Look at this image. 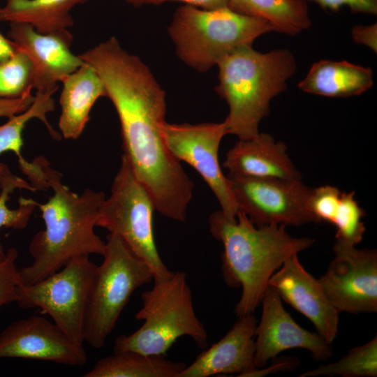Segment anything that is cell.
I'll return each mask as SVG.
<instances>
[{
	"mask_svg": "<svg viewBox=\"0 0 377 377\" xmlns=\"http://www.w3.org/2000/svg\"><path fill=\"white\" fill-rule=\"evenodd\" d=\"M119 117L123 156L151 196L156 211L184 222L194 184L168 149L163 133L165 91L155 79H124L110 90Z\"/></svg>",
	"mask_w": 377,
	"mask_h": 377,
	"instance_id": "6da1fadb",
	"label": "cell"
},
{
	"mask_svg": "<svg viewBox=\"0 0 377 377\" xmlns=\"http://www.w3.org/2000/svg\"><path fill=\"white\" fill-rule=\"evenodd\" d=\"M48 187L53 195L45 203L36 202L45 229L32 237L29 251L31 265L19 269L22 285H30L62 268L73 258L103 256L105 242L94 231L105 195L91 188L77 194L62 183L61 174L41 157Z\"/></svg>",
	"mask_w": 377,
	"mask_h": 377,
	"instance_id": "7a4b0ae2",
	"label": "cell"
},
{
	"mask_svg": "<svg viewBox=\"0 0 377 377\" xmlns=\"http://www.w3.org/2000/svg\"><path fill=\"white\" fill-rule=\"evenodd\" d=\"M211 235L223 246L222 275L226 285L242 288L235 309L237 317L253 314L268 282L283 262L311 247L315 239L290 235L283 225L256 226L242 211L228 220L221 210L209 219Z\"/></svg>",
	"mask_w": 377,
	"mask_h": 377,
	"instance_id": "3957f363",
	"label": "cell"
},
{
	"mask_svg": "<svg viewBox=\"0 0 377 377\" xmlns=\"http://www.w3.org/2000/svg\"><path fill=\"white\" fill-rule=\"evenodd\" d=\"M216 66L219 84L214 89L229 108L223 121L227 134L239 140L254 138L269 113L271 101L286 89L296 71L294 55L287 49L260 52L246 45L226 55Z\"/></svg>",
	"mask_w": 377,
	"mask_h": 377,
	"instance_id": "277c9868",
	"label": "cell"
},
{
	"mask_svg": "<svg viewBox=\"0 0 377 377\" xmlns=\"http://www.w3.org/2000/svg\"><path fill=\"white\" fill-rule=\"evenodd\" d=\"M142 306L135 318L142 325L134 332L116 338L114 353L134 351L165 356L181 337H190L201 348L207 346V333L195 314L191 290L184 272L154 281L141 294Z\"/></svg>",
	"mask_w": 377,
	"mask_h": 377,
	"instance_id": "5b68a950",
	"label": "cell"
},
{
	"mask_svg": "<svg viewBox=\"0 0 377 377\" xmlns=\"http://www.w3.org/2000/svg\"><path fill=\"white\" fill-rule=\"evenodd\" d=\"M274 31L267 21L228 7L205 10L184 5L175 11L168 32L186 65L205 73L226 55Z\"/></svg>",
	"mask_w": 377,
	"mask_h": 377,
	"instance_id": "8992f818",
	"label": "cell"
},
{
	"mask_svg": "<svg viewBox=\"0 0 377 377\" xmlns=\"http://www.w3.org/2000/svg\"><path fill=\"white\" fill-rule=\"evenodd\" d=\"M102 263L97 266L87 305L84 341L101 348L134 291L151 282L149 267L119 236L109 233Z\"/></svg>",
	"mask_w": 377,
	"mask_h": 377,
	"instance_id": "52a82bcc",
	"label": "cell"
},
{
	"mask_svg": "<svg viewBox=\"0 0 377 377\" xmlns=\"http://www.w3.org/2000/svg\"><path fill=\"white\" fill-rule=\"evenodd\" d=\"M153 200L137 179L126 159L122 156L110 195L100 207L96 226L117 235L130 251L149 268L154 281L170 277L155 242Z\"/></svg>",
	"mask_w": 377,
	"mask_h": 377,
	"instance_id": "ba28073f",
	"label": "cell"
},
{
	"mask_svg": "<svg viewBox=\"0 0 377 377\" xmlns=\"http://www.w3.org/2000/svg\"><path fill=\"white\" fill-rule=\"evenodd\" d=\"M89 256L71 259L62 268L42 280L17 288V304L38 308L73 341L83 345L88 297L97 268Z\"/></svg>",
	"mask_w": 377,
	"mask_h": 377,
	"instance_id": "9c48e42d",
	"label": "cell"
},
{
	"mask_svg": "<svg viewBox=\"0 0 377 377\" xmlns=\"http://www.w3.org/2000/svg\"><path fill=\"white\" fill-rule=\"evenodd\" d=\"M227 177L238 210L256 226L319 223L309 207L312 188L301 180Z\"/></svg>",
	"mask_w": 377,
	"mask_h": 377,
	"instance_id": "30bf717a",
	"label": "cell"
},
{
	"mask_svg": "<svg viewBox=\"0 0 377 377\" xmlns=\"http://www.w3.org/2000/svg\"><path fill=\"white\" fill-rule=\"evenodd\" d=\"M163 133L171 153L200 175L216 198L225 216L235 221L238 207L219 160L221 142L227 135L224 122L179 124L165 121Z\"/></svg>",
	"mask_w": 377,
	"mask_h": 377,
	"instance_id": "8fae6325",
	"label": "cell"
},
{
	"mask_svg": "<svg viewBox=\"0 0 377 377\" xmlns=\"http://www.w3.org/2000/svg\"><path fill=\"white\" fill-rule=\"evenodd\" d=\"M333 253L318 279L330 303L339 313L377 312V251L336 239Z\"/></svg>",
	"mask_w": 377,
	"mask_h": 377,
	"instance_id": "7c38bea8",
	"label": "cell"
},
{
	"mask_svg": "<svg viewBox=\"0 0 377 377\" xmlns=\"http://www.w3.org/2000/svg\"><path fill=\"white\" fill-rule=\"evenodd\" d=\"M262 313L255 334L256 369L265 367L270 360L292 348L309 350L316 361L332 356L331 343L318 333L300 327L286 311L276 290L268 286L261 300Z\"/></svg>",
	"mask_w": 377,
	"mask_h": 377,
	"instance_id": "4fadbf2b",
	"label": "cell"
},
{
	"mask_svg": "<svg viewBox=\"0 0 377 377\" xmlns=\"http://www.w3.org/2000/svg\"><path fill=\"white\" fill-rule=\"evenodd\" d=\"M24 358L82 366L83 345L73 341L54 322L34 315L15 321L0 333V358Z\"/></svg>",
	"mask_w": 377,
	"mask_h": 377,
	"instance_id": "5bb4252c",
	"label": "cell"
},
{
	"mask_svg": "<svg viewBox=\"0 0 377 377\" xmlns=\"http://www.w3.org/2000/svg\"><path fill=\"white\" fill-rule=\"evenodd\" d=\"M8 37L30 59L36 91H57V83L84 63L71 50L73 36L68 29L43 34L29 24L10 23Z\"/></svg>",
	"mask_w": 377,
	"mask_h": 377,
	"instance_id": "9a60e30c",
	"label": "cell"
},
{
	"mask_svg": "<svg viewBox=\"0 0 377 377\" xmlns=\"http://www.w3.org/2000/svg\"><path fill=\"white\" fill-rule=\"evenodd\" d=\"M282 300L305 316L329 343L337 336L339 313L326 297L318 280L300 263L297 255L287 258L269 280Z\"/></svg>",
	"mask_w": 377,
	"mask_h": 377,
	"instance_id": "2e32d148",
	"label": "cell"
},
{
	"mask_svg": "<svg viewBox=\"0 0 377 377\" xmlns=\"http://www.w3.org/2000/svg\"><path fill=\"white\" fill-rule=\"evenodd\" d=\"M257 323L253 314L239 316L223 338L199 354L177 377H209L232 374L244 377L254 370Z\"/></svg>",
	"mask_w": 377,
	"mask_h": 377,
	"instance_id": "e0dca14e",
	"label": "cell"
},
{
	"mask_svg": "<svg viewBox=\"0 0 377 377\" xmlns=\"http://www.w3.org/2000/svg\"><path fill=\"white\" fill-rule=\"evenodd\" d=\"M223 166L233 176L301 180L286 144L265 133L236 142L226 153Z\"/></svg>",
	"mask_w": 377,
	"mask_h": 377,
	"instance_id": "ac0fdd59",
	"label": "cell"
},
{
	"mask_svg": "<svg viewBox=\"0 0 377 377\" xmlns=\"http://www.w3.org/2000/svg\"><path fill=\"white\" fill-rule=\"evenodd\" d=\"M61 83L59 128L64 138L76 140L87 124L94 103L99 98L106 97V91L95 68L85 61Z\"/></svg>",
	"mask_w": 377,
	"mask_h": 377,
	"instance_id": "d6986e66",
	"label": "cell"
},
{
	"mask_svg": "<svg viewBox=\"0 0 377 377\" xmlns=\"http://www.w3.org/2000/svg\"><path fill=\"white\" fill-rule=\"evenodd\" d=\"M55 91L56 90L36 91L34 100L27 110L8 118V121L0 125V155L6 151L14 152L17 157L20 170L37 191L49 188L42 167L41 158L38 157L30 163L22 156V133L30 120L38 119L43 123L53 139L60 140L61 135L47 119V114L54 111L55 108L52 98ZM3 165L4 163H0V179Z\"/></svg>",
	"mask_w": 377,
	"mask_h": 377,
	"instance_id": "ffe728a7",
	"label": "cell"
},
{
	"mask_svg": "<svg viewBox=\"0 0 377 377\" xmlns=\"http://www.w3.org/2000/svg\"><path fill=\"white\" fill-rule=\"evenodd\" d=\"M373 83V72L369 67L345 60H320L312 64L298 88L309 94L346 98L362 94Z\"/></svg>",
	"mask_w": 377,
	"mask_h": 377,
	"instance_id": "44dd1931",
	"label": "cell"
},
{
	"mask_svg": "<svg viewBox=\"0 0 377 377\" xmlns=\"http://www.w3.org/2000/svg\"><path fill=\"white\" fill-rule=\"evenodd\" d=\"M0 21L32 26L43 34L68 29L74 25L71 10L89 0H4Z\"/></svg>",
	"mask_w": 377,
	"mask_h": 377,
	"instance_id": "7402d4cb",
	"label": "cell"
},
{
	"mask_svg": "<svg viewBox=\"0 0 377 377\" xmlns=\"http://www.w3.org/2000/svg\"><path fill=\"white\" fill-rule=\"evenodd\" d=\"M227 7L238 13L268 22L277 31L296 36L311 25L304 0H228Z\"/></svg>",
	"mask_w": 377,
	"mask_h": 377,
	"instance_id": "603a6c76",
	"label": "cell"
},
{
	"mask_svg": "<svg viewBox=\"0 0 377 377\" xmlns=\"http://www.w3.org/2000/svg\"><path fill=\"white\" fill-rule=\"evenodd\" d=\"M183 362L134 351L114 353L99 360L83 377H177Z\"/></svg>",
	"mask_w": 377,
	"mask_h": 377,
	"instance_id": "cb8c5ba5",
	"label": "cell"
},
{
	"mask_svg": "<svg viewBox=\"0 0 377 377\" xmlns=\"http://www.w3.org/2000/svg\"><path fill=\"white\" fill-rule=\"evenodd\" d=\"M26 189L31 192L37 190L25 179L13 174L8 167L3 166L0 179V229L2 228L23 230L27 228L31 216L36 207V201L32 198L21 197L18 200L19 206L16 209H10L7 202L14 190ZM0 241V261L6 257Z\"/></svg>",
	"mask_w": 377,
	"mask_h": 377,
	"instance_id": "d4e9b609",
	"label": "cell"
},
{
	"mask_svg": "<svg viewBox=\"0 0 377 377\" xmlns=\"http://www.w3.org/2000/svg\"><path fill=\"white\" fill-rule=\"evenodd\" d=\"M320 376L342 377L377 376V336L364 345L351 348L335 362L322 364L306 371L299 377Z\"/></svg>",
	"mask_w": 377,
	"mask_h": 377,
	"instance_id": "484cf974",
	"label": "cell"
},
{
	"mask_svg": "<svg viewBox=\"0 0 377 377\" xmlns=\"http://www.w3.org/2000/svg\"><path fill=\"white\" fill-rule=\"evenodd\" d=\"M33 82V64L22 50L15 48L11 57L0 61V98H19L34 89Z\"/></svg>",
	"mask_w": 377,
	"mask_h": 377,
	"instance_id": "4316f807",
	"label": "cell"
},
{
	"mask_svg": "<svg viewBox=\"0 0 377 377\" xmlns=\"http://www.w3.org/2000/svg\"><path fill=\"white\" fill-rule=\"evenodd\" d=\"M364 215L353 191L341 193L332 223L337 228L335 238L354 246L361 242L366 231Z\"/></svg>",
	"mask_w": 377,
	"mask_h": 377,
	"instance_id": "83f0119b",
	"label": "cell"
},
{
	"mask_svg": "<svg viewBox=\"0 0 377 377\" xmlns=\"http://www.w3.org/2000/svg\"><path fill=\"white\" fill-rule=\"evenodd\" d=\"M341 193L338 188L330 185L311 189L309 207L319 223L325 221L332 224Z\"/></svg>",
	"mask_w": 377,
	"mask_h": 377,
	"instance_id": "f1b7e54d",
	"label": "cell"
},
{
	"mask_svg": "<svg viewBox=\"0 0 377 377\" xmlns=\"http://www.w3.org/2000/svg\"><path fill=\"white\" fill-rule=\"evenodd\" d=\"M18 252L14 247L6 253V257L0 261V310L17 298V288L22 285L19 269L16 267Z\"/></svg>",
	"mask_w": 377,
	"mask_h": 377,
	"instance_id": "f546056e",
	"label": "cell"
},
{
	"mask_svg": "<svg viewBox=\"0 0 377 377\" xmlns=\"http://www.w3.org/2000/svg\"><path fill=\"white\" fill-rule=\"evenodd\" d=\"M310 1L323 10L337 12L346 6L352 13L376 15L377 0H304Z\"/></svg>",
	"mask_w": 377,
	"mask_h": 377,
	"instance_id": "4dcf8cb0",
	"label": "cell"
},
{
	"mask_svg": "<svg viewBox=\"0 0 377 377\" xmlns=\"http://www.w3.org/2000/svg\"><path fill=\"white\" fill-rule=\"evenodd\" d=\"M32 89L29 88L19 98H0V117L10 118L27 110L34 100V96L31 94Z\"/></svg>",
	"mask_w": 377,
	"mask_h": 377,
	"instance_id": "1f68e13d",
	"label": "cell"
},
{
	"mask_svg": "<svg viewBox=\"0 0 377 377\" xmlns=\"http://www.w3.org/2000/svg\"><path fill=\"white\" fill-rule=\"evenodd\" d=\"M353 41L359 45H363L374 52H377V24L367 25H356L351 30Z\"/></svg>",
	"mask_w": 377,
	"mask_h": 377,
	"instance_id": "d6a6232c",
	"label": "cell"
},
{
	"mask_svg": "<svg viewBox=\"0 0 377 377\" xmlns=\"http://www.w3.org/2000/svg\"><path fill=\"white\" fill-rule=\"evenodd\" d=\"M298 364L299 361L295 357H282L268 367L255 369L244 377H262L280 371H289L295 369Z\"/></svg>",
	"mask_w": 377,
	"mask_h": 377,
	"instance_id": "836d02e7",
	"label": "cell"
},
{
	"mask_svg": "<svg viewBox=\"0 0 377 377\" xmlns=\"http://www.w3.org/2000/svg\"><path fill=\"white\" fill-rule=\"evenodd\" d=\"M169 1H180L194 7L213 10L227 7L228 0H147L146 4L161 5Z\"/></svg>",
	"mask_w": 377,
	"mask_h": 377,
	"instance_id": "e575fe53",
	"label": "cell"
},
{
	"mask_svg": "<svg viewBox=\"0 0 377 377\" xmlns=\"http://www.w3.org/2000/svg\"><path fill=\"white\" fill-rule=\"evenodd\" d=\"M15 51L13 42L0 33V61L11 57Z\"/></svg>",
	"mask_w": 377,
	"mask_h": 377,
	"instance_id": "d590c367",
	"label": "cell"
},
{
	"mask_svg": "<svg viewBox=\"0 0 377 377\" xmlns=\"http://www.w3.org/2000/svg\"><path fill=\"white\" fill-rule=\"evenodd\" d=\"M126 3L133 6L134 8H140L146 4L147 0H124Z\"/></svg>",
	"mask_w": 377,
	"mask_h": 377,
	"instance_id": "8d00e7d4",
	"label": "cell"
},
{
	"mask_svg": "<svg viewBox=\"0 0 377 377\" xmlns=\"http://www.w3.org/2000/svg\"><path fill=\"white\" fill-rule=\"evenodd\" d=\"M0 8H1V6H0Z\"/></svg>",
	"mask_w": 377,
	"mask_h": 377,
	"instance_id": "74e56055",
	"label": "cell"
}]
</instances>
